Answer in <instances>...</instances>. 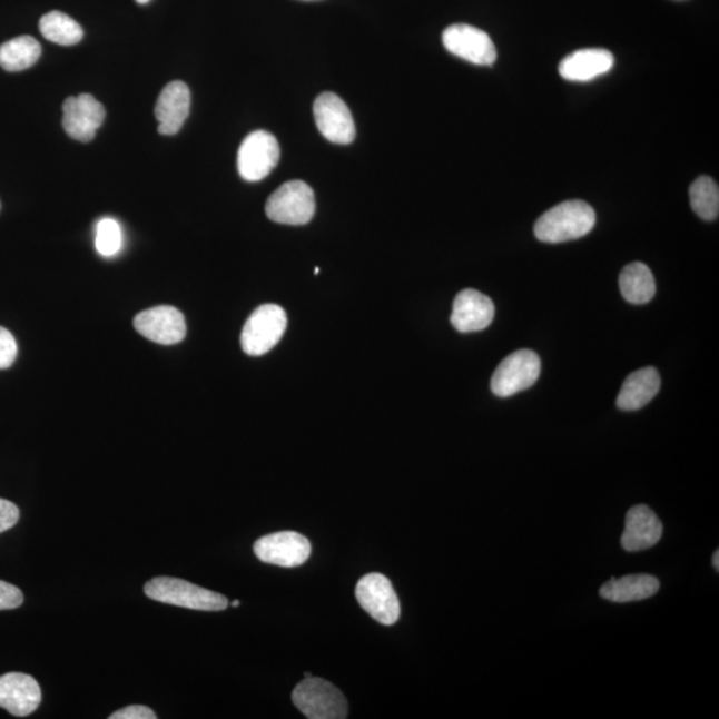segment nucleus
Returning <instances> with one entry per match:
<instances>
[{
    "label": "nucleus",
    "mask_w": 719,
    "mask_h": 719,
    "mask_svg": "<svg viewBox=\"0 0 719 719\" xmlns=\"http://www.w3.org/2000/svg\"><path fill=\"white\" fill-rule=\"evenodd\" d=\"M595 213L588 203L569 200L549 209L534 226V235L544 243L580 239L593 229Z\"/></svg>",
    "instance_id": "f257e3e1"
},
{
    "label": "nucleus",
    "mask_w": 719,
    "mask_h": 719,
    "mask_svg": "<svg viewBox=\"0 0 719 719\" xmlns=\"http://www.w3.org/2000/svg\"><path fill=\"white\" fill-rule=\"evenodd\" d=\"M145 593L148 599L168 605L203 612H221L228 607L227 597L174 577H155L146 583Z\"/></svg>",
    "instance_id": "f03ea898"
},
{
    "label": "nucleus",
    "mask_w": 719,
    "mask_h": 719,
    "mask_svg": "<svg viewBox=\"0 0 719 719\" xmlns=\"http://www.w3.org/2000/svg\"><path fill=\"white\" fill-rule=\"evenodd\" d=\"M292 701L309 719L348 717V702L342 691L323 678H305L292 693Z\"/></svg>",
    "instance_id": "7ed1b4c3"
},
{
    "label": "nucleus",
    "mask_w": 719,
    "mask_h": 719,
    "mask_svg": "<svg viewBox=\"0 0 719 719\" xmlns=\"http://www.w3.org/2000/svg\"><path fill=\"white\" fill-rule=\"evenodd\" d=\"M287 314L279 305L264 304L249 316L242 332V348L249 356L268 354L287 329Z\"/></svg>",
    "instance_id": "20e7f679"
},
{
    "label": "nucleus",
    "mask_w": 719,
    "mask_h": 719,
    "mask_svg": "<svg viewBox=\"0 0 719 719\" xmlns=\"http://www.w3.org/2000/svg\"><path fill=\"white\" fill-rule=\"evenodd\" d=\"M316 211L315 194L307 183L288 181L270 195L266 213L270 220L287 226H304Z\"/></svg>",
    "instance_id": "39448f33"
},
{
    "label": "nucleus",
    "mask_w": 719,
    "mask_h": 719,
    "mask_svg": "<svg viewBox=\"0 0 719 719\" xmlns=\"http://www.w3.org/2000/svg\"><path fill=\"white\" fill-rule=\"evenodd\" d=\"M541 373V360L533 351L513 352L494 371L491 388L499 397H511L515 393L531 388Z\"/></svg>",
    "instance_id": "423d86ee"
},
{
    "label": "nucleus",
    "mask_w": 719,
    "mask_h": 719,
    "mask_svg": "<svg viewBox=\"0 0 719 719\" xmlns=\"http://www.w3.org/2000/svg\"><path fill=\"white\" fill-rule=\"evenodd\" d=\"M280 159L279 141L273 134H249L237 152V169L244 180L260 181L274 171Z\"/></svg>",
    "instance_id": "0eeeda50"
},
{
    "label": "nucleus",
    "mask_w": 719,
    "mask_h": 719,
    "mask_svg": "<svg viewBox=\"0 0 719 719\" xmlns=\"http://www.w3.org/2000/svg\"><path fill=\"white\" fill-rule=\"evenodd\" d=\"M356 599L372 619L391 627L400 619V601L384 574L370 573L357 582Z\"/></svg>",
    "instance_id": "6e6552de"
},
{
    "label": "nucleus",
    "mask_w": 719,
    "mask_h": 719,
    "mask_svg": "<svg viewBox=\"0 0 719 719\" xmlns=\"http://www.w3.org/2000/svg\"><path fill=\"white\" fill-rule=\"evenodd\" d=\"M445 49L473 65L492 66L498 50L493 40L483 30L470 24H453L443 33Z\"/></svg>",
    "instance_id": "1a4fd4ad"
},
{
    "label": "nucleus",
    "mask_w": 719,
    "mask_h": 719,
    "mask_svg": "<svg viewBox=\"0 0 719 719\" xmlns=\"http://www.w3.org/2000/svg\"><path fill=\"white\" fill-rule=\"evenodd\" d=\"M311 542L301 533L277 532L257 540L254 545L256 558L266 564L295 568L307 562Z\"/></svg>",
    "instance_id": "9d476101"
},
{
    "label": "nucleus",
    "mask_w": 719,
    "mask_h": 719,
    "mask_svg": "<svg viewBox=\"0 0 719 719\" xmlns=\"http://www.w3.org/2000/svg\"><path fill=\"white\" fill-rule=\"evenodd\" d=\"M314 114L318 131L332 144L349 145L355 140L354 117L345 101L336 93H322L315 101Z\"/></svg>",
    "instance_id": "9b49d317"
},
{
    "label": "nucleus",
    "mask_w": 719,
    "mask_h": 719,
    "mask_svg": "<svg viewBox=\"0 0 719 719\" xmlns=\"http://www.w3.org/2000/svg\"><path fill=\"white\" fill-rule=\"evenodd\" d=\"M134 325L141 336L161 345L178 344L187 334L185 316L169 305L140 312L135 317Z\"/></svg>",
    "instance_id": "f8f14e48"
},
{
    "label": "nucleus",
    "mask_w": 719,
    "mask_h": 719,
    "mask_svg": "<svg viewBox=\"0 0 719 719\" xmlns=\"http://www.w3.org/2000/svg\"><path fill=\"white\" fill-rule=\"evenodd\" d=\"M104 105L90 93L67 98L63 105V127L70 138L88 144L104 125Z\"/></svg>",
    "instance_id": "ddd939ff"
},
{
    "label": "nucleus",
    "mask_w": 719,
    "mask_h": 719,
    "mask_svg": "<svg viewBox=\"0 0 719 719\" xmlns=\"http://www.w3.org/2000/svg\"><path fill=\"white\" fill-rule=\"evenodd\" d=\"M494 304L476 289H464L454 298L451 323L461 334L483 331L493 322Z\"/></svg>",
    "instance_id": "4468645a"
},
{
    "label": "nucleus",
    "mask_w": 719,
    "mask_h": 719,
    "mask_svg": "<svg viewBox=\"0 0 719 719\" xmlns=\"http://www.w3.org/2000/svg\"><path fill=\"white\" fill-rule=\"evenodd\" d=\"M42 691L36 678L23 673L0 677V708L16 717H27L39 708Z\"/></svg>",
    "instance_id": "2eb2a0df"
},
{
    "label": "nucleus",
    "mask_w": 719,
    "mask_h": 719,
    "mask_svg": "<svg viewBox=\"0 0 719 719\" xmlns=\"http://www.w3.org/2000/svg\"><path fill=\"white\" fill-rule=\"evenodd\" d=\"M189 110H191V92L188 86L185 81H171L162 88L155 107V117L159 120V134H178L185 126Z\"/></svg>",
    "instance_id": "dca6fc26"
},
{
    "label": "nucleus",
    "mask_w": 719,
    "mask_h": 719,
    "mask_svg": "<svg viewBox=\"0 0 719 719\" xmlns=\"http://www.w3.org/2000/svg\"><path fill=\"white\" fill-rule=\"evenodd\" d=\"M662 522L647 505H637L627 514L621 544L629 553L647 551L661 540Z\"/></svg>",
    "instance_id": "f3484780"
},
{
    "label": "nucleus",
    "mask_w": 719,
    "mask_h": 719,
    "mask_svg": "<svg viewBox=\"0 0 719 719\" xmlns=\"http://www.w3.org/2000/svg\"><path fill=\"white\" fill-rule=\"evenodd\" d=\"M613 53L603 49H583L571 53L560 63L562 78L571 81H589L612 70Z\"/></svg>",
    "instance_id": "a211bd4d"
},
{
    "label": "nucleus",
    "mask_w": 719,
    "mask_h": 719,
    "mask_svg": "<svg viewBox=\"0 0 719 719\" xmlns=\"http://www.w3.org/2000/svg\"><path fill=\"white\" fill-rule=\"evenodd\" d=\"M660 386L661 377L656 368L648 366L636 371L623 383L617 406L621 411H639L654 398Z\"/></svg>",
    "instance_id": "6ab92c4d"
},
{
    "label": "nucleus",
    "mask_w": 719,
    "mask_h": 719,
    "mask_svg": "<svg viewBox=\"0 0 719 719\" xmlns=\"http://www.w3.org/2000/svg\"><path fill=\"white\" fill-rule=\"evenodd\" d=\"M658 589L660 581L650 574H629L621 579H612L603 583L600 595L612 602H634L650 599Z\"/></svg>",
    "instance_id": "aec40b11"
},
{
    "label": "nucleus",
    "mask_w": 719,
    "mask_h": 719,
    "mask_svg": "<svg viewBox=\"0 0 719 719\" xmlns=\"http://www.w3.org/2000/svg\"><path fill=\"white\" fill-rule=\"evenodd\" d=\"M620 289L626 301L636 305L647 304L656 295V280L647 264H628L620 276Z\"/></svg>",
    "instance_id": "412c9836"
},
{
    "label": "nucleus",
    "mask_w": 719,
    "mask_h": 719,
    "mask_svg": "<svg viewBox=\"0 0 719 719\" xmlns=\"http://www.w3.org/2000/svg\"><path fill=\"white\" fill-rule=\"evenodd\" d=\"M42 47L36 38L23 36L0 46V67L10 72L23 71L36 65Z\"/></svg>",
    "instance_id": "4be33fe9"
},
{
    "label": "nucleus",
    "mask_w": 719,
    "mask_h": 719,
    "mask_svg": "<svg viewBox=\"0 0 719 719\" xmlns=\"http://www.w3.org/2000/svg\"><path fill=\"white\" fill-rule=\"evenodd\" d=\"M39 30L50 42L60 46L78 45L85 36L83 29L77 20L60 11L46 13L40 19Z\"/></svg>",
    "instance_id": "5701e85b"
},
{
    "label": "nucleus",
    "mask_w": 719,
    "mask_h": 719,
    "mask_svg": "<svg viewBox=\"0 0 719 719\" xmlns=\"http://www.w3.org/2000/svg\"><path fill=\"white\" fill-rule=\"evenodd\" d=\"M690 206L703 220L713 221L719 214V188L709 176H700L690 187Z\"/></svg>",
    "instance_id": "b1692460"
},
{
    "label": "nucleus",
    "mask_w": 719,
    "mask_h": 719,
    "mask_svg": "<svg viewBox=\"0 0 719 719\" xmlns=\"http://www.w3.org/2000/svg\"><path fill=\"white\" fill-rule=\"evenodd\" d=\"M95 246H97L98 253L105 257H112L120 253L124 247V233H121L117 220L105 217L98 223Z\"/></svg>",
    "instance_id": "393cba45"
},
{
    "label": "nucleus",
    "mask_w": 719,
    "mask_h": 719,
    "mask_svg": "<svg viewBox=\"0 0 719 719\" xmlns=\"http://www.w3.org/2000/svg\"><path fill=\"white\" fill-rule=\"evenodd\" d=\"M18 356V344L16 337L9 329L0 327V370L10 368Z\"/></svg>",
    "instance_id": "a878e982"
},
{
    "label": "nucleus",
    "mask_w": 719,
    "mask_h": 719,
    "mask_svg": "<svg viewBox=\"0 0 719 719\" xmlns=\"http://www.w3.org/2000/svg\"><path fill=\"white\" fill-rule=\"evenodd\" d=\"M24 600L22 590L9 582L0 581V610L17 609Z\"/></svg>",
    "instance_id": "bb28decb"
},
{
    "label": "nucleus",
    "mask_w": 719,
    "mask_h": 719,
    "mask_svg": "<svg viewBox=\"0 0 719 719\" xmlns=\"http://www.w3.org/2000/svg\"><path fill=\"white\" fill-rule=\"evenodd\" d=\"M19 520V509L11 501L0 499V533L9 531L17 525Z\"/></svg>",
    "instance_id": "cd10ccee"
},
{
    "label": "nucleus",
    "mask_w": 719,
    "mask_h": 719,
    "mask_svg": "<svg viewBox=\"0 0 719 719\" xmlns=\"http://www.w3.org/2000/svg\"><path fill=\"white\" fill-rule=\"evenodd\" d=\"M158 716L155 715V711L144 707V705H131L119 711H115L110 716V719H156Z\"/></svg>",
    "instance_id": "c85d7f7f"
},
{
    "label": "nucleus",
    "mask_w": 719,
    "mask_h": 719,
    "mask_svg": "<svg viewBox=\"0 0 719 719\" xmlns=\"http://www.w3.org/2000/svg\"><path fill=\"white\" fill-rule=\"evenodd\" d=\"M713 565L716 568V571L718 572L719 571V552L718 551L715 553Z\"/></svg>",
    "instance_id": "c756f323"
},
{
    "label": "nucleus",
    "mask_w": 719,
    "mask_h": 719,
    "mask_svg": "<svg viewBox=\"0 0 719 719\" xmlns=\"http://www.w3.org/2000/svg\"><path fill=\"white\" fill-rule=\"evenodd\" d=\"M239 605H240V601H239V600H235V601L233 602V607H234V608H237V607H239Z\"/></svg>",
    "instance_id": "7c9ffc66"
},
{
    "label": "nucleus",
    "mask_w": 719,
    "mask_h": 719,
    "mask_svg": "<svg viewBox=\"0 0 719 719\" xmlns=\"http://www.w3.org/2000/svg\"><path fill=\"white\" fill-rule=\"evenodd\" d=\"M137 2L139 4H147L149 2V0H137Z\"/></svg>",
    "instance_id": "2f4dec72"
},
{
    "label": "nucleus",
    "mask_w": 719,
    "mask_h": 719,
    "mask_svg": "<svg viewBox=\"0 0 719 719\" xmlns=\"http://www.w3.org/2000/svg\"><path fill=\"white\" fill-rule=\"evenodd\" d=\"M304 677H305V678H309V677H312V674H311V673H308V671H305Z\"/></svg>",
    "instance_id": "473e14b6"
}]
</instances>
